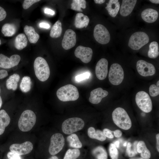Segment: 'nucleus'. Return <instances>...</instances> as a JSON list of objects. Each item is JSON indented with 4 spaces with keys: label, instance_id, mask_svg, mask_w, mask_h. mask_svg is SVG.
<instances>
[{
    "label": "nucleus",
    "instance_id": "obj_1",
    "mask_svg": "<svg viewBox=\"0 0 159 159\" xmlns=\"http://www.w3.org/2000/svg\"><path fill=\"white\" fill-rule=\"evenodd\" d=\"M112 118L115 125L122 129L128 130L131 127V119L126 111L122 107H117L114 110Z\"/></svg>",
    "mask_w": 159,
    "mask_h": 159
},
{
    "label": "nucleus",
    "instance_id": "obj_2",
    "mask_svg": "<svg viewBox=\"0 0 159 159\" xmlns=\"http://www.w3.org/2000/svg\"><path fill=\"white\" fill-rule=\"evenodd\" d=\"M57 96L63 102L75 101L79 97L77 88L71 84H68L59 88L56 92Z\"/></svg>",
    "mask_w": 159,
    "mask_h": 159
},
{
    "label": "nucleus",
    "instance_id": "obj_3",
    "mask_svg": "<svg viewBox=\"0 0 159 159\" xmlns=\"http://www.w3.org/2000/svg\"><path fill=\"white\" fill-rule=\"evenodd\" d=\"M35 73L40 81L44 82L49 78L50 69L46 60L42 57H38L35 59L34 64Z\"/></svg>",
    "mask_w": 159,
    "mask_h": 159
},
{
    "label": "nucleus",
    "instance_id": "obj_4",
    "mask_svg": "<svg viewBox=\"0 0 159 159\" xmlns=\"http://www.w3.org/2000/svg\"><path fill=\"white\" fill-rule=\"evenodd\" d=\"M36 116L35 113L30 110L24 111L21 114L18 122L19 129L22 132H28L34 126Z\"/></svg>",
    "mask_w": 159,
    "mask_h": 159
},
{
    "label": "nucleus",
    "instance_id": "obj_5",
    "mask_svg": "<svg viewBox=\"0 0 159 159\" xmlns=\"http://www.w3.org/2000/svg\"><path fill=\"white\" fill-rule=\"evenodd\" d=\"M84 121L79 117H72L65 120L62 125V130L66 134H71L82 130L84 127Z\"/></svg>",
    "mask_w": 159,
    "mask_h": 159
},
{
    "label": "nucleus",
    "instance_id": "obj_6",
    "mask_svg": "<svg viewBox=\"0 0 159 159\" xmlns=\"http://www.w3.org/2000/svg\"><path fill=\"white\" fill-rule=\"evenodd\" d=\"M149 41V37L145 33L143 32H136L130 36L128 46L132 49L138 50L147 44Z\"/></svg>",
    "mask_w": 159,
    "mask_h": 159
},
{
    "label": "nucleus",
    "instance_id": "obj_7",
    "mask_svg": "<svg viewBox=\"0 0 159 159\" xmlns=\"http://www.w3.org/2000/svg\"><path fill=\"white\" fill-rule=\"evenodd\" d=\"M135 101L138 107L144 112H150L153 108L152 103L148 94L144 91L138 92L135 96Z\"/></svg>",
    "mask_w": 159,
    "mask_h": 159
},
{
    "label": "nucleus",
    "instance_id": "obj_8",
    "mask_svg": "<svg viewBox=\"0 0 159 159\" xmlns=\"http://www.w3.org/2000/svg\"><path fill=\"white\" fill-rule=\"evenodd\" d=\"M108 77L112 84L115 85L120 84L124 77V72L121 66L117 63L112 64L109 71Z\"/></svg>",
    "mask_w": 159,
    "mask_h": 159
},
{
    "label": "nucleus",
    "instance_id": "obj_9",
    "mask_svg": "<svg viewBox=\"0 0 159 159\" xmlns=\"http://www.w3.org/2000/svg\"><path fill=\"white\" fill-rule=\"evenodd\" d=\"M64 143V138L62 134L60 133L53 134L50 139L49 148V153L54 155L58 153L62 149Z\"/></svg>",
    "mask_w": 159,
    "mask_h": 159
},
{
    "label": "nucleus",
    "instance_id": "obj_10",
    "mask_svg": "<svg viewBox=\"0 0 159 159\" xmlns=\"http://www.w3.org/2000/svg\"><path fill=\"white\" fill-rule=\"evenodd\" d=\"M94 36L98 42L103 44L108 43L110 39V34L107 29L100 24L96 25L94 28Z\"/></svg>",
    "mask_w": 159,
    "mask_h": 159
},
{
    "label": "nucleus",
    "instance_id": "obj_11",
    "mask_svg": "<svg viewBox=\"0 0 159 159\" xmlns=\"http://www.w3.org/2000/svg\"><path fill=\"white\" fill-rule=\"evenodd\" d=\"M136 68L139 74L143 77L152 76L156 71L155 68L153 64L143 60L137 61Z\"/></svg>",
    "mask_w": 159,
    "mask_h": 159
},
{
    "label": "nucleus",
    "instance_id": "obj_12",
    "mask_svg": "<svg viewBox=\"0 0 159 159\" xmlns=\"http://www.w3.org/2000/svg\"><path fill=\"white\" fill-rule=\"evenodd\" d=\"M33 148L32 144L29 141H26L21 144H13L9 147L10 151L19 156L29 153Z\"/></svg>",
    "mask_w": 159,
    "mask_h": 159
},
{
    "label": "nucleus",
    "instance_id": "obj_13",
    "mask_svg": "<svg viewBox=\"0 0 159 159\" xmlns=\"http://www.w3.org/2000/svg\"><path fill=\"white\" fill-rule=\"evenodd\" d=\"M93 51L90 48L79 46L74 51V55L84 63H87L90 62L92 58Z\"/></svg>",
    "mask_w": 159,
    "mask_h": 159
},
{
    "label": "nucleus",
    "instance_id": "obj_14",
    "mask_svg": "<svg viewBox=\"0 0 159 159\" xmlns=\"http://www.w3.org/2000/svg\"><path fill=\"white\" fill-rule=\"evenodd\" d=\"M20 56L17 54L12 55L10 58L0 54V67L9 69L17 65L20 60Z\"/></svg>",
    "mask_w": 159,
    "mask_h": 159
},
{
    "label": "nucleus",
    "instance_id": "obj_15",
    "mask_svg": "<svg viewBox=\"0 0 159 159\" xmlns=\"http://www.w3.org/2000/svg\"><path fill=\"white\" fill-rule=\"evenodd\" d=\"M76 42V34L71 29H67L65 32L62 43V47L65 50L69 49L75 45Z\"/></svg>",
    "mask_w": 159,
    "mask_h": 159
},
{
    "label": "nucleus",
    "instance_id": "obj_16",
    "mask_svg": "<svg viewBox=\"0 0 159 159\" xmlns=\"http://www.w3.org/2000/svg\"><path fill=\"white\" fill-rule=\"evenodd\" d=\"M108 62L104 58L100 59L97 62L95 67V72L97 78L103 80L106 77L108 73Z\"/></svg>",
    "mask_w": 159,
    "mask_h": 159
},
{
    "label": "nucleus",
    "instance_id": "obj_17",
    "mask_svg": "<svg viewBox=\"0 0 159 159\" xmlns=\"http://www.w3.org/2000/svg\"><path fill=\"white\" fill-rule=\"evenodd\" d=\"M108 94L107 91L101 88L95 89L91 92L89 101L92 104H97L101 102L102 98L106 97Z\"/></svg>",
    "mask_w": 159,
    "mask_h": 159
},
{
    "label": "nucleus",
    "instance_id": "obj_18",
    "mask_svg": "<svg viewBox=\"0 0 159 159\" xmlns=\"http://www.w3.org/2000/svg\"><path fill=\"white\" fill-rule=\"evenodd\" d=\"M137 1L136 0H123L120 10L121 15L126 16L130 15Z\"/></svg>",
    "mask_w": 159,
    "mask_h": 159
},
{
    "label": "nucleus",
    "instance_id": "obj_19",
    "mask_svg": "<svg viewBox=\"0 0 159 159\" xmlns=\"http://www.w3.org/2000/svg\"><path fill=\"white\" fill-rule=\"evenodd\" d=\"M158 16V11L151 8H148L144 10L141 14V17L143 19L148 23L155 22L157 19Z\"/></svg>",
    "mask_w": 159,
    "mask_h": 159
},
{
    "label": "nucleus",
    "instance_id": "obj_20",
    "mask_svg": "<svg viewBox=\"0 0 159 159\" xmlns=\"http://www.w3.org/2000/svg\"><path fill=\"white\" fill-rule=\"evenodd\" d=\"M109 14L112 17H115L117 15L120 9V4L118 0H110L107 3L105 7Z\"/></svg>",
    "mask_w": 159,
    "mask_h": 159
},
{
    "label": "nucleus",
    "instance_id": "obj_21",
    "mask_svg": "<svg viewBox=\"0 0 159 159\" xmlns=\"http://www.w3.org/2000/svg\"><path fill=\"white\" fill-rule=\"evenodd\" d=\"M89 19L87 16L83 13H79L77 14L75 16L74 25L77 28H82L84 27H86L89 22Z\"/></svg>",
    "mask_w": 159,
    "mask_h": 159
},
{
    "label": "nucleus",
    "instance_id": "obj_22",
    "mask_svg": "<svg viewBox=\"0 0 159 159\" xmlns=\"http://www.w3.org/2000/svg\"><path fill=\"white\" fill-rule=\"evenodd\" d=\"M24 31L27 35L29 42L32 43H36L39 38V36L32 26L26 25L24 28Z\"/></svg>",
    "mask_w": 159,
    "mask_h": 159
},
{
    "label": "nucleus",
    "instance_id": "obj_23",
    "mask_svg": "<svg viewBox=\"0 0 159 159\" xmlns=\"http://www.w3.org/2000/svg\"><path fill=\"white\" fill-rule=\"evenodd\" d=\"M10 122V117L6 111L4 110H0V135L4 132Z\"/></svg>",
    "mask_w": 159,
    "mask_h": 159
},
{
    "label": "nucleus",
    "instance_id": "obj_24",
    "mask_svg": "<svg viewBox=\"0 0 159 159\" xmlns=\"http://www.w3.org/2000/svg\"><path fill=\"white\" fill-rule=\"evenodd\" d=\"M138 153H140L142 158L149 159L151 157V153L147 148L144 141H140L138 142L137 146Z\"/></svg>",
    "mask_w": 159,
    "mask_h": 159
},
{
    "label": "nucleus",
    "instance_id": "obj_25",
    "mask_svg": "<svg viewBox=\"0 0 159 159\" xmlns=\"http://www.w3.org/2000/svg\"><path fill=\"white\" fill-rule=\"evenodd\" d=\"M87 132L89 137L90 138L96 139L101 141H103L106 139V137L102 131L100 130L96 131L93 127H90L88 129Z\"/></svg>",
    "mask_w": 159,
    "mask_h": 159
},
{
    "label": "nucleus",
    "instance_id": "obj_26",
    "mask_svg": "<svg viewBox=\"0 0 159 159\" xmlns=\"http://www.w3.org/2000/svg\"><path fill=\"white\" fill-rule=\"evenodd\" d=\"M20 77L17 74H14L10 76L6 81V87L8 90H15L17 88V83Z\"/></svg>",
    "mask_w": 159,
    "mask_h": 159
},
{
    "label": "nucleus",
    "instance_id": "obj_27",
    "mask_svg": "<svg viewBox=\"0 0 159 159\" xmlns=\"http://www.w3.org/2000/svg\"><path fill=\"white\" fill-rule=\"evenodd\" d=\"M27 40L24 34H19L16 37L14 43L15 48L19 50H21L27 45Z\"/></svg>",
    "mask_w": 159,
    "mask_h": 159
},
{
    "label": "nucleus",
    "instance_id": "obj_28",
    "mask_svg": "<svg viewBox=\"0 0 159 159\" xmlns=\"http://www.w3.org/2000/svg\"><path fill=\"white\" fill-rule=\"evenodd\" d=\"M16 31L15 25L12 23H6L4 24L1 29V32L5 36L11 37Z\"/></svg>",
    "mask_w": 159,
    "mask_h": 159
},
{
    "label": "nucleus",
    "instance_id": "obj_29",
    "mask_svg": "<svg viewBox=\"0 0 159 159\" xmlns=\"http://www.w3.org/2000/svg\"><path fill=\"white\" fill-rule=\"evenodd\" d=\"M67 140L71 147L79 148L82 146V143L77 135L75 134L72 133L70 134L67 137Z\"/></svg>",
    "mask_w": 159,
    "mask_h": 159
},
{
    "label": "nucleus",
    "instance_id": "obj_30",
    "mask_svg": "<svg viewBox=\"0 0 159 159\" xmlns=\"http://www.w3.org/2000/svg\"><path fill=\"white\" fill-rule=\"evenodd\" d=\"M62 32V24L59 20L57 21L52 26L50 33V36L53 38L60 36Z\"/></svg>",
    "mask_w": 159,
    "mask_h": 159
},
{
    "label": "nucleus",
    "instance_id": "obj_31",
    "mask_svg": "<svg viewBox=\"0 0 159 159\" xmlns=\"http://www.w3.org/2000/svg\"><path fill=\"white\" fill-rule=\"evenodd\" d=\"M159 55V46L155 41L152 42L150 44L148 52V56L151 58L155 59Z\"/></svg>",
    "mask_w": 159,
    "mask_h": 159
},
{
    "label": "nucleus",
    "instance_id": "obj_32",
    "mask_svg": "<svg viewBox=\"0 0 159 159\" xmlns=\"http://www.w3.org/2000/svg\"><path fill=\"white\" fill-rule=\"evenodd\" d=\"M32 82L30 77L25 76L22 79L20 85L21 90L24 92H27L30 90L32 86Z\"/></svg>",
    "mask_w": 159,
    "mask_h": 159
},
{
    "label": "nucleus",
    "instance_id": "obj_33",
    "mask_svg": "<svg viewBox=\"0 0 159 159\" xmlns=\"http://www.w3.org/2000/svg\"><path fill=\"white\" fill-rule=\"evenodd\" d=\"M93 155L97 159H107V154L105 149L102 146H98L92 151Z\"/></svg>",
    "mask_w": 159,
    "mask_h": 159
},
{
    "label": "nucleus",
    "instance_id": "obj_34",
    "mask_svg": "<svg viewBox=\"0 0 159 159\" xmlns=\"http://www.w3.org/2000/svg\"><path fill=\"white\" fill-rule=\"evenodd\" d=\"M71 9L73 10L82 12L81 8L85 9L86 2L85 0H73L71 4Z\"/></svg>",
    "mask_w": 159,
    "mask_h": 159
},
{
    "label": "nucleus",
    "instance_id": "obj_35",
    "mask_svg": "<svg viewBox=\"0 0 159 159\" xmlns=\"http://www.w3.org/2000/svg\"><path fill=\"white\" fill-rule=\"evenodd\" d=\"M138 143V141H136L133 144H132L130 142L128 143L126 152L129 157H133L138 153L137 146Z\"/></svg>",
    "mask_w": 159,
    "mask_h": 159
},
{
    "label": "nucleus",
    "instance_id": "obj_36",
    "mask_svg": "<svg viewBox=\"0 0 159 159\" xmlns=\"http://www.w3.org/2000/svg\"><path fill=\"white\" fill-rule=\"evenodd\" d=\"M80 155V151L79 149H69L66 152L63 159H76Z\"/></svg>",
    "mask_w": 159,
    "mask_h": 159
},
{
    "label": "nucleus",
    "instance_id": "obj_37",
    "mask_svg": "<svg viewBox=\"0 0 159 159\" xmlns=\"http://www.w3.org/2000/svg\"><path fill=\"white\" fill-rule=\"evenodd\" d=\"M109 151L111 159H118V152L114 144L111 143L109 146Z\"/></svg>",
    "mask_w": 159,
    "mask_h": 159
},
{
    "label": "nucleus",
    "instance_id": "obj_38",
    "mask_svg": "<svg viewBox=\"0 0 159 159\" xmlns=\"http://www.w3.org/2000/svg\"><path fill=\"white\" fill-rule=\"evenodd\" d=\"M159 87L154 84L151 85L149 88L150 95L153 97H155L158 95L159 94Z\"/></svg>",
    "mask_w": 159,
    "mask_h": 159
},
{
    "label": "nucleus",
    "instance_id": "obj_39",
    "mask_svg": "<svg viewBox=\"0 0 159 159\" xmlns=\"http://www.w3.org/2000/svg\"><path fill=\"white\" fill-rule=\"evenodd\" d=\"M40 1L39 0H25L23 4V7L25 9H28L34 3Z\"/></svg>",
    "mask_w": 159,
    "mask_h": 159
},
{
    "label": "nucleus",
    "instance_id": "obj_40",
    "mask_svg": "<svg viewBox=\"0 0 159 159\" xmlns=\"http://www.w3.org/2000/svg\"><path fill=\"white\" fill-rule=\"evenodd\" d=\"M90 75L89 72H85L76 76L75 79L77 82H80L87 79H88Z\"/></svg>",
    "mask_w": 159,
    "mask_h": 159
},
{
    "label": "nucleus",
    "instance_id": "obj_41",
    "mask_svg": "<svg viewBox=\"0 0 159 159\" xmlns=\"http://www.w3.org/2000/svg\"><path fill=\"white\" fill-rule=\"evenodd\" d=\"M106 137L110 138H114V136L112 134V131L107 128H105L102 132Z\"/></svg>",
    "mask_w": 159,
    "mask_h": 159
},
{
    "label": "nucleus",
    "instance_id": "obj_42",
    "mask_svg": "<svg viewBox=\"0 0 159 159\" xmlns=\"http://www.w3.org/2000/svg\"><path fill=\"white\" fill-rule=\"evenodd\" d=\"M7 157L9 159H21L19 155L11 151L7 153Z\"/></svg>",
    "mask_w": 159,
    "mask_h": 159
},
{
    "label": "nucleus",
    "instance_id": "obj_43",
    "mask_svg": "<svg viewBox=\"0 0 159 159\" xmlns=\"http://www.w3.org/2000/svg\"><path fill=\"white\" fill-rule=\"evenodd\" d=\"M6 15L5 10L2 7L0 6V21L4 19Z\"/></svg>",
    "mask_w": 159,
    "mask_h": 159
},
{
    "label": "nucleus",
    "instance_id": "obj_44",
    "mask_svg": "<svg viewBox=\"0 0 159 159\" xmlns=\"http://www.w3.org/2000/svg\"><path fill=\"white\" fill-rule=\"evenodd\" d=\"M8 75L7 72L5 70H0V79L4 78Z\"/></svg>",
    "mask_w": 159,
    "mask_h": 159
},
{
    "label": "nucleus",
    "instance_id": "obj_45",
    "mask_svg": "<svg viewBox=\"0 0 159 159\" xmlns=\"http://www.w3.org/2000/svg\"><path fill=\"white\" fill-rule=\"evenodd\" d=\"M112 132L114 133L115 136L117 138L121 137L122 134V132L119 130H116L112 131Z\"/></svg>",
    "mask_w": 159,
    "mask_h": 159
},
{
    "label": "nucleus",
    "instance_id": "obj_46",
    "mask_svg": "<svg viewBox=\"0 0 159 159\" xmlns=\"http://www.w3.org/2000/svg\"><path fill=\"white\" fill-rule=\"evenodd\" d=\"M39 26L41 28L45 29H49L50 27V26L48 24L45 22L40 23L39 24Z\"/></svg>",
    "mask_w": 159,
    "mask_h": 159
},
{
    "label": "nucleus",
    "instance_id": "obj_47",
    "mask_svg": "<svg viewBox=\"0 0 159 159\" xmlns=\"http://www.w3.org/2000/svg\"><path fill=\"white\" fill-rule=\"evenodd\" d=\"M44 12L45 14L53 15L54 14V12L52 9L46 8L44 9Z\"/></svg>",
    "mask_w": 159,
    "mask_h": 159
},
{
    "label": "nucleus",
    "instance_id": "obj_48",
    "mask_svg": "<svg viewBox=\"0 0 159 159\" xmlns=\"http://www.w3.org/2000/svg\"><path fill=\"white\" fill-rule=\"evenodd\" d=\"M156 147L158 152H159V134H157L156 135Z\"/></svg>",
    "mask_w": 159,
    "mask_h": 159
},
{
    "label": "nucleus",
    "instance_id": "obj_49",
    "mask_svg": "<svg viewBox=\"0 0 159 159\" xmlns=\"http://www.w3.org/2000/svg\"><path fill=\"white\" fill-rule=\"evenodd\" d=\"M94 1L97 4H102L104 3L105 0H94Z\"/></svg>",
    "mask_w": 159,
    "mask_h": 159
},
{
    "label": "nucleus",
    "instance_id": "obj_50",
    "mask_svg": "<svg viewBox=\"0 0 159 159\" xmlns=\"http://www.w3.org/2000/svg\"><path fill=\"white\" fill-rule=\"evenodd\" d=\"M149 1L153 3L156 4H159V0H150Z\"/></svg>",
    "mask_w": 159,
    "mask_h": 159
},
{
    "label": "nucleus",
    "instance_id": "obj_51",
    "mask_svg": "<svg viewBox=\"0 0 159 159\" xmlns=\"http://www.w3.org/2000/svg\"><path fill=\"white\" fill-rule=\"evenodd\" d=\"M120 142L119 141H116L115 143L114 144L115 145L116 147L118 148L119 147Z\"/></svg>",
    "mask_w": 159,
    "mask_h": 159
},
{
    "label": "nucleus",
    "instance_id": "obj_52",
    "mask_svg": "<svg viewBox=\"0 0 159 159\" xmlns=\"http://www.w3.org/2000/svg\"><path fill=\"white\" fill-rule=\"evenodd\" d=\"M49 159H58V158L54 155L52 156Z\"/></svg>",
    "mask_w": 159,
    "mask_h": 159
},
{
    "label": "nucleus",
    "instance_id": "obj_53",
    "mask_svg": "<svg viewBox=\"0 0 159 159\" xmlns=\"http://www.w3.org/2000/svg\"><path fill=\"white\" fill-rule=\"evenodd\" d=\"M129 159H145L142 158H139V157H135L131 158Z\"/></svg>",
    "mask_w": 159,
    "mask_h": 159
},
{
    "label": "nucleus",
    "instance_id": "obj_54",
    "mask_svg": "<svg viewBox=\"0 0 159 159\" xmlns=\"http://www.w3.org/2000/svg\"><path fill=\"white\" fill-rule=\"evenodd\" d=\"M2 105V100L1 97L0 96V108L1 107Z\"/></svg>",
    "mask_w": 159,
    "mask_h": 159
},
{
    "label": "nucleus",
    "instance_id": "obj_55",
    "mask_svg": "<svg viewBox=\"0 0 159 159\" xmlns=\"http://www.w3.org/2000/svg\"><path fill=\"white\" fill-rule=\"evenodd\" d=\"M159 81H158L157 82V84H156V86L159 87Z\"/></svg>",
    "mask_w": 159,
    "mask_h": 159
},
{
    "label": "nucleus",
    "instance_id": "obj_56",
    "mask_svg": "<svg viewBox=\"0 0 159 159\" xmlns=\"http://www.w3.org/2000/svg\"><path fill=\"white\" fill-rule=\"evenodd\" d=\"M126 143H124V145H123L124 146H126Z\"/></svg>",
    "mask_w": 159,
    "mask_h": 159
},
{
    "label": "nucleus",
    "instance_id": "obj_57",
    "mask_svg": "<svg viewBox=\"0 0 159 159\" xmlns=\"http://www.w3.org/2000/svg\"><path fill=\"white\" fill-rule=\"evenodd\" d=\"M1 44V40L0 39V45Z\"/></svg>",
    "mask_w": 159,
    "mask_h": 159
}]
</instances>
